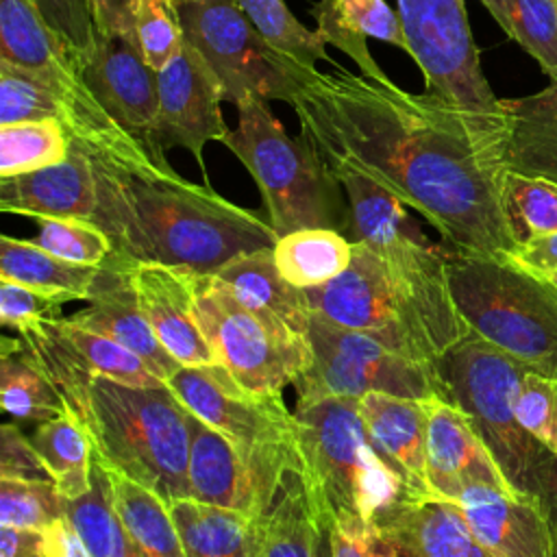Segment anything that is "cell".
Listing matches in <instances>:
<instances>
[{"label": "cell", "instance_id": "6da1fadb", "mask_svg": "<svg viewBox=\"0 0 557 557\" xmlns=\"http://www.w3.org/2000/svg\"><path fill=\"white\" fill-rule=\"evenodd\" d=\"M289 107L329 165L350 168L422 213L450 250L505 259V141L446 100L337 67L311 72Z\"/></svg>", "mask_w": 557, "mask_h": 557}, {"label": "cell", "instance_id": "7a4b0ae2", "mask_svg": "<svg viewBox=\"0 0 557 557\" xmlns=\"http://www.w3.org/2000/svg\"><path fill=\"white\" fill-rule=\"evenodd\" d=\"M98 205L91 222L111 239L104 265L126 272L154 263L191 274H215L239 255L272 248L270 222L209 185L181 174H137L94 163Z\"/></svg>", "mask_w": 557, "mask_h": 557}, {"label": "cell", "instance_id": "3957f363", "mask_svg": "<svg viewBox=\"0 0 557 557\" xmlns=\"http://www.w3.org/2000/svg\"><path fill=\"white\" fill-rule=\"evenodd\" d=\"M63 398L107 474L146 487L165 507L189 498V411L168 385L91 376Z\"/></svg>", "mask_w": 557, "mask_h": 557}, {"label": "cell", "instance_id": "277c9868", "mask_svg": "<svg viewBox=\"0 0 557 557\" xmlns=\"http://www.w3.org/2000/svg\"><path fill=\"white\" fill-rule=\"evenodd\" d=\"M527 368L472 333L433 363L442 398L470 420L509 490L540 505L557 542V455L513 411V394Z\"/></svg>", "mask_w": 557, "mask_h": 557}, {"label": "cell", "instance_id": "5b68a950", "mask_svg": "<svg viewBox=\"0 0 557 557\" xmlns=\"http://www.w3.org/2000/svg\"><path fill=\"white\" fill-rule=\"evenodd\" d=\"M294 420L298 474L329 533L339 524L374 527L396 503L416 498L374 453L357 398H298Z\"/></svg>", "mask_w": 557, "mask_h": 557}, {"label": "cell", "instance_id": "8992f818", "mask_svg": "<svg viewBox=\"0 0 557 557\" xmlns=\"http://www.w3.org/2000/svg\"><path fill=\"white\" fill-rule=\"evenodd\" d=\"M0 59L28 70L52 91L70 141L94 163L137 174H176L102 109L83 76L81 57L30 0H0Z\"/></svg>", "mask_w": 557, "mask_h": 557}, {"label": "cell", "instance_id": "52a82bcc", "mask_svg": "<svg viewBox=\"0 0 557 557\" xmlns=\"http://www.w3.org/2000/svg\"><path fill=\"white\" fill-rule=\"evenodd\" d=\"M255 178L276 237L300 228L348 231V198L320 150L292 137L268 100L237 104V126L222 141Z\"/></svg>", "mask_w": 557, "mask_h": 557}, {"label": "cell", "instance_id": "ba28073f", "mask_svg": "<svg viewBox=\"0 0 557 557\" xmlns=\"http://www.w3.org/2000/svg\"><path fill=\"white\" fill-rule=\"evenodd\" d=\"M311 311L361 331L389 350L433 366L448 348L470 335L457 309L426 300L396 276L368 246L355 242L348 268L333 281L305 289Z\"/></svg>", "mask_w": 557, "mask_h": 557}, {"label": "cell", "instance_id": "9c48e42d", "mask_svg": "<svg viewBox=\"0 0 557 557\" xmlns=\"http://www.w3.org/2000/svg\"><path fill=\"white\" fill-rule=\"evenodd\" d=\"M450 296L472 335L529 368L557 376V289L498 257L448 248Z\"/></svg>", "mask_w": 557, "mask_h": 557}, {"label": "cell", "instance_id": "30bf717a", "mask_svg": "<svg viewBox=\"0 0 557 557\" xmlns=\"http://www.w3.org/2000/svg\"><path fill=\"white\" fill-rule=\"evenodd\" d=\"M189 274L198 324L222 363L257 394H283L309 363L307 337L242 300L218 274Z\"/></svg>", "mask_w": 557, "mask_h": 557}, {"label": "cell", "instance_id": "8fae6325", "mask_svg": "<svg viewBox=\"0 0 557 557\" xmlns=\"http://www.w3.org/2000/svg\"><path fill=\"white\" fill-rule=\"evenodd\" d=\"M409 57L424 76V91L472 117L483 131L507 139L503 98H496L474 44L463 0H396Z\"/></svg>", "mask_w": 557, "mask_h": 557}, {"label": "cell", "instance_id": "7c38bea8", "mask_svg": "<svg viewBox=\"0 0 557 557\" xmlns=\"http://www.w3.org/2000/svg\"><path fill=\"white\" fill-rule=\"evenodd\" d=\"M178 11L185 39L215 74L222 98L235 107L248 98L289 104L315 72L270 44L235 0H185Z\"/></svg>", "mask_w": 557, "mask_h": 557}, {"label": "cell", "instance_id": "4fadbf2b", "mask_svg": "<svg viewBox=\"0 0 557 557\" xmlns=\"http://www.w3.org/2000/svg\"><path fill=\"white\" fill-rule=\"evenodd\" d=\"M309 363L294 381L298 398L346 396L361 398L372 392L426 400L442 396L433 366L407 359L379 339L335 324L311 311L307 326Z\"/></svg>", "mask_w": 557, "mask_h": 557}, {"label": "cell", "instance_id": "5bb4252c", "mask_svg": "<svg viewBox=\"0 0 557 557\" xmlns=\"http://www.w3.org/2000/svg\"><path fill=\"white\" fill-rule=\"evenodd\" d=\"M165 385L246 457L283 472L300 470L296 420L283 394L250 392L222 363L181 366Z\"/></svg>", "mask_w": 557, "mask_h": 557}, {"label": "cell", "instance_id": "9a60e30c", "mask_svg": "<svg viewBox=\"0 0 557 557\" xmlns=\"http://www.w3.org/2000/svg\"><path fill=\"white\" fill-rule=\"evenodd\" d=\"M348 198L350 242L374 250L385 265L407 281L426 300L444 309H457L448 287L446 252L433 246L407 215V205L372 178L342 165H331Z\"/></svg>", "mask_w": 557, "mask_h": 557}, {"label": "cell", "instance_id": "2e32d148", "mask_svg": "<svg viewBox=\"0 0 557 557\" xmlns=\"http://www.w3.org/2000/svg\"><path fill=\"white\" fill-rule=\"evenodd\" d=\"M159 111L152 131V152L165 161V150H189L205 172L202 150L209 141H224L228 126L222 117L220 83L202 54L185 39L178 54L157 72Z\"/></svg>", "mask_w": 557, "mask_h": 557}, {"label": "cell", "instance_id": "e0dca14e", "mask_svg": "<svg viewBox=\"0 0 557 557\" xmlns=\"http://www.w3.org/2000/svg\"><path fill=\"white\" fill-rule=\"evenodd\" d=\"M285 474L246 457L231 440L189 411V498L268 518Z\"/></svg>", "mask_w": 557, "mask_h": 557}, {"label": "cell", "instance_id": "ac0fdd59", "mask_svg": "<svg viewBox=\"0 0 557 557\" xmlns=\"http://www.w3.org/2000/svg\"><path fill=\"white\" fill-rule=\"evenodd\" d=\"M81 67L102 109L154 157L152 131L159 111L157 72L146 63L139 48L122 37L98 33Z\"/></svg>", "mask_w": 557, "mask_h": 557}, {"label": "cell", "instance_id": "d6986e66", "mask_svg": "<svg viewBox=\"0 0 557 557\" xmlns=\"http://www.w3.org/2000/svg\"><path fill=\"white\" fill-rule=\"evenodd\" d=\"M426 476L437 498L457 500L472 485L511 492L470 420L442 396L426 398Z\"/></svg>", "mask_w": 557, "mask_h": 557}, {"label": "cell", "instance_id": "ffe728a7", "mask_svg": "<svg viewBox=\"0 0 557 557\" xmlns=\"http://www.w3.org/2000/svg\"><path fill=\"white\" fill-rule=\"evenodd\" d=\"M128 276L154 335L181 366L218 363L198 324L194 289L185 270L141 263L128 268Z\"/></svg>", "mask_w": 557, "mask_h": 557}, {"label": "cell", "instance_id": "44dd1931", "mask_svg": "<svg viewBox=\"0 0 557 557\" xmlns=\"http://www.w3.org/2000/svg\"><path fill=\"white\" fill-rule=\"evenodd\" d=\"M394 557H496L470 529L453 500L405 498L376 524Z\"/></svg>", "mask_w": 557, "mask_h": 557}, {"label": "cell", "instance_id": "7402d4cb", "mask_svg": "<svg viewBox=\"0 0 557 557\" xmlns=\"http://www.w3.org/2000/svg\"><path fill=\"white\" fill-rule=\"evenodd\" d=\"M368 440L381 461L416 498L435 496L426 476V400L372 392L359 398Z\"/></svg>", "mask_w": 557, "mask_h": 557}, {"label": "cell", "instance_id": "603a6c76", "mask_svg": "<svg viewBox=\"0 0 557 557\" xmlns=\"http://www.w3.org/2000/svg\"><path fill=\"white\" fill-rule=\"evenodd\" d=\"M98 205L96 168L87 152L72 144L70 154L52 165L0 178V209L33 220H91Z\"/></svg>", "mask_w": 557, "mask_h": 557}, {"label": "cell", "instance_id": "cb8c5ba5", "mask_svg": "<svg viewBox=\"0 0 557 557\" xmlns=\"http://www.w3.org/2000/svg\"><path fill=\"white\" fill-rule=\"evenodd\" d=\"M455 503L472 533L496 557H555L550 522L533 500L513 492L472 485Z\"/></svg>", "mask_w": 557, "mask_h": 557}, {"label": "cell", "instance_id": "d4e9b609", "mask_svg": "<svg viewBox=\"0 0 557 557\" xmlns=\"http://www.w3.org/2000/svg\"><path fill=\"white\" fill-rule=\"evenodd\" d=\"M315 33L324 44L346 52L363 76L385 83L389 76L372 59L368 37L392 44L409 54L400 15L385 0H320L311 9Z\"/></svg>", "mask_w": 557, "mask_h": 557}, {"label": "cell", "instance_id": "484cf974", "mask_svg": "<svg viewBox=\"0 0 557 557\" xmlns=\"http://www.w3.org/2000/svg\"><path fill=\"white\" fill-rule=\"evenodd\" d=\"M70 320L128 348L163 383L181 368V363L159 342L146 313L141 311L128 270L104 287L94 300H89V307L70 315Z\"/></svg>", "mask_w": 557, "mask_h": 557}, {"label": "cell", "instance_id": "4316f807", "mask_svg": "<svg viewBox=\"0 0 557 557\" xmlns=\"http://www.w3.org/2000/svg\"><path fill=\"white\" fill-rule=\"evenodd\" d=\"M187 557H263L265 518L181 498L168 507Z\"/></svg>", "mask_w": 557, "mask_h": 557}, {"label": "cell", "instance_id": "83f0119b", "mask_svg": "<svg viewBox=\"0 0 557 557\" xmlns=\"http://www.w3.org/2000/svg\"><path fill=\"white\" fill-rule=\"evenodd\" d=\"M122 272L109 265L67 261L35 242L0 237V278L24 283L37 289L67 294L74 300H94Z\"/></svg>", "mask_w": 557, "mask_h": 557}, {"label": "cell", "instance_id": "f1b7e54d", "mask_svg": "<svg viewBox=\"0 0 557 557\" xmlns=\"http://www.w3.org/2000/svg\"><path fill=\"white\" fill-rule=\"evenodd\" d=\"M507 170L557 181V81L537 94L503 98Z\"/></svg>", "mask_w": 557, "mask_h": 557}, {"label": "cell", "instance_id": "f546056e", "mask_svg": "<svg viewBox=\"0 0 557 557\" xmlns=\"http://www.w3.org/2000/svg\"><path fill=\"white\" fill-rule=\"evenodd\" d=\"M33 326H37L74 368H78L89 376H109L120 383H128L137 387L165 385L128 348H124L122 344L100 333H94L76 324L74 320H70V315L48 318V320L35 322Z\"/></svg>", "mask_w": 557, "mask_h": 557}, {"label": "cell", "instance_id": "4dcf8cb0", "mask_svg": "<svg viewBox=\"0 0 557 557\" xmlns=\"http://www.w3.org/2000/svg\"><path fill=\"white\" fill-rule=\"evenodd\" d=\"M215 274L226 281L248 305L274 313L300 335L307 333L311 320L307 294L305 289L294 287L289 281L283 278L274 261L272 248L239 255L222 265Z\"/></svg>", "mask_w": 557, "mask_h": 557}, {"label": "cell", "instance_id": "1f68e13d", "mask_svg": "<svg viewBox=\"0 0 557 557\" xmlns=\"http://www.w3.org/2000/svg\"><path fill=\"white\" fill-rule=\"evenodd\" d=\"M263 557H333L331 533L315 520L298 470L285 474L265 518Z\"/></svg>", "mask_w": 557, "mask_h": 557}, {"label": "cell", "instance_id": "d6a6232c", "mask_svg": "<svg viewBox=\"0 0 557 557\" xmlns=\"http://www.w3.org/2000/svg\"><path fill=\"white\" fill-rule=\"evenodd\" d=\"M272 250L283 278L294 287L311 289L348 268L355 242L335 228H300L278 237Z\"/></svg>", "mask_w": 557, "mask_h": 557}, {"label": "cell", "instance_id": "836d02e7", "mask_svg": "<svg viewBox=\"0 0 557 557\" xmlns=\"http://www.w3.org/2000/svg\"><path fill=\"white\" fill-rule=\"evenodd\" d=\"M65 518L91 557H144L115 509L111 479L96 461L91 490L81 498H65Z\"/></svg>", "mask_w": 557, "mask_h": 557}, {"label": "cell", "instance_id": "e575fe53", "mask_svg": "<svg viewBox=\"0 0 557 557\" xmlns=\"http://www.w3.org/2000/svg\"><path fill=\"white\" fill-rule=\"evenodd\" d=\"M30 442L63 498L74 500L91 490L94 450L85 429L70 411L39 422Z\"/></svg>", "mask_w": 557, "mask_h": 557}, {"label": "cell", "instance_id": "d590c367", "mask_svg": "<svg viewBox=\"0 0 557 557\" xmlns=\"http://www.w3.org/2000/svg\"><path fill=\"white\" fill-rule=\"evenodd\" d=\"M0 403L9 416L28 422H46L70 411L63 394L33 359L26 342L13 352H2Z\"/></svg>", "mask_w": 557, "mask_h": 557}, {"label": "cell", "instance_id": "8d00e7d4", "mask_svg": "<svg viewBox=\"0 0 557 557\" xmlns=\"http://www.w3.org/2000/svg\"><path fill=\"white\" fill-rule=\"evenodd\" d=\"M115 509L144 557H187L168 507L146 487L111 476Z\"/></svg>", "mask_w": 557, "mask_h": 557}, {"label": "cell", "instance_id": "74e56055", "mask_svg": "<svg viewBox=\"0 0 557 557\" xmlns=\"http://www.w3.org/2000/svg\"><path fill=\"white\" fill-rule=\"evenodd\" d=\"M496 24L557 81V0H481Z\"/></svg>", "mask_w": 557, "mask_h": 557}, {"label": "cell", "instance_id": "f35d334b", "mask_svg": "<svg viewBox=\"0 0 557 557\" xmlns=\"http://www.w3.org/2000/svg\"><path fill=\"white\" fill-rule=\"evenodd\" d=\"M72 141L59 120L0 126V178L41 170L70 154Z\"/></svg>", "mask_w": 557, "mask_h": 557}, {"label": "cell", "instance_id": "ab89813d", "mask_svg": "<svg viewBox=\"0 0 557 557\" xmlns=\"http://www.w3.org/2000/svg\"><path fill=\"white\" fill-rule=\"evenodd\" d=\"M503 209L516 246L557 231V181L507 170L503 176Z\"/></svg>", "mask_w": 557, "mask_h": 557}, {"label": "cell", "instance_id": "60d3db41", "mask_svg": "<svg viewBox=\"0 0 557 557\" xmlns=\"http://www.w3.org/2000/svg\"><path fill=\"white\" fill-rule=\"evenodd\" d=\"M235 4L270 44L307 70H318V61H331L320 35L298 22L283 0H235Z\"/></svg>", "mask_w": 557, "mask_h": 557}, {"label": "cell", "instance_id": "b9f144b4", "mask_svg": "<svg viewBox=\"0 0 557 557\" xmlns=\"http://www.w3.org/2000/svg\"><path fill=\"white\" fill-rule=\"evenodd\" d=\"M65 518V498L54 481L0 479V527L48 529Z\"/></svg>", "mask_w": 557, "mask_h": 557}, {"label": "cell", "instance_id": "7bdbcfd3", "mask_svg": "<svg viewBox=\"0 0 557 557\" xmlns=\"http://www.w3.org/2000/svg\"><path fill=\"white\" fill-rule=\"evenodd\" d=\"M39 235L33 239L48 252L76 263L104 265L113 255L111 239L91 220L81 218H41Z\"/></svg>", "mask_w": 557, "mask_h": 557}, {"label": "cell", "instance_id": "ee69618b", "mask_svg": "<svg viewBox=\"0 0 557 557\" xmlns=\"http://www.w3.org/2000/svg\"><path fill=\"white\" fill-rule=\"evenodd\" d=\"M137 46L146 63L159 72L183 48V22L176 0H137L135 7Z\"/></svg>", "mask_w": 557, "mask_h": 557}, {"label": "cell", "instance_id": "f6af8a7d", "mask_svg": "<svg viewBox=\"0 0 557 557\" xmlns=\"http://www.w3.org/2000/svg\"><path fill=\"white\" fill-rule=\"evenodd\" d=\"M35 120L61 122L57 98L35 74L0 59V126Z\"/></svg>", "mask_w": 557, "mask_h": 557}, {"label": "cell", "instance_id": "bcb514c9", "mask_svg": "<svg viewBox=\"0 0 557 557\" xmlns=\"http://www.w3.org/2000/svg\"><path fill=\"white\" fill-rule=\"evenodd\" d=\"M520 424L557 455V376L527 368L513 394Z\"/></svg>", "mask_w": 557, "mask_h": 557}, {"label": "cell", "instance_id": "7dc6e473", "mask_svg": "<svg viewBox=\"0 0 557 557\" xmlns=\"http://www.w3.org/2000/svg\"><path fill=\"white\" fill-rule=\"evenodd\" d=\"M67 300L74 298L0 278V322L17 333L26 331L35 322L61 315V307Z\"/></svg>", "mask_w": 557, "mask_h": 557}, {"label": "cell", "instance_id": "c3c4849f", "mask_svg": "<svg viewBox=\"0 0 557 557\" xmlns=\"http://www.w3.org/2000/svg\"><path fill=\"white\" fill-rule=\"evenodd\" d=\"M46 24L59 33L81 57L91 52L98 30L94 26L87 0H30Z\"/></svg>", "mask_w": 557, "mask_h": 557}, {"label": "cell", "instance_id": "681fc988", "mask_svg": "<svg viewBox=\"0 0 557 557\" xmlns=\"http://www.w3.org/2000/svg\"><path fill=\"white\" fill-rule=\"evenodd\" d=\"M0 479L52 481L44 459L15 424L0 426Z\"/></svg>", "mask_w": 557, "mask_h": 557}, {"label": "cell", "instance_id": "f907efd6", "mask_svg": "<svg viewBox=\"0 0 557 557\" xmlns=\"http://www.w3.org/2000/svg\"><path fill=\"white\" fill-rule=\"evenodd\" d=\"M331 548L333 557H394L392 548L370 524H339L331 529Z\"/></svg>", "mask_w": 557, "mask_h": 557}, {"label": "cell", "instance_id": "816d5d0a", "mask_svg": "<svg viewBox=\"0 0 557 557\" xmlns=\"http://www.w3.org/2000/svg\"><path fill=\"white\" fill-rule=\"evenodd\" d=\"M87 7L94 20V26L100 35H115L137 46V30H135L137 0H87Z\"/></svg>", "mask_w": 557, "mask_h": 557}, {"label": "cell", "instance_id": "f5cc1de1", "mask_svg": "<svg viewBox=\"0 0 557 557\" xmlns=\"http://www.w3.org/2000/svg\"><path fill=\"white\" fill-rule=\"evenodd\" d=\"M505 259L537 276L557 272V231L518 244Z\"/></svg>", "mask_w": 557, "mask_h": 557}, {"label": "cell", "instance_id": "db71d44e", "mask_svg": "<svg viewBox=\"0 0 557 557\" xmlns=\"http://www.w3.org/2000/svg\"><path fill=\"white\" fill-rule=\"evenodd\" d=\"M0 557H50L46 529L0 527Z\"/></svg>", "mask_w": 557, "mask_h": 557}, {"label": "cell", "instance_id": "11a10c76", "mask_svg": "<svg viewBox=\"0 0 557 557\" xmlns=\"http://www.w3.org/2000/svg\"><path fill=\"white\" fill-rule=\"evenodd\" d=\"M48 535V546H50V557H91L81 542L78 533L72 529L67 518L54 522L52 527L46 529Z\"/></svg>", "mask_w": 557, "mask_h": 557}, {"label": "cell", "instance_id": "9f6ffc18", "mask_svg": "<svg viewBox=\"0 0 557 557\" xmlns=\"http://www.w3.org/2000/svg\"><path fill=\"white\" fill-rule=\"evenodd\" d=\"M542 278H546V281L557 289V272H553V274H544Z\"/></svg>", "mask_w": 557, "mask_h": 557}, {"label": "cell", "instance_id": "6f0895ef", "mask_svg": "<svg viewBox=\"0 0 557 557\" xmlns=\"http://www.w3.org/2000/svg\"><path fill=\"white\" fill-rule=\"evenodd\" d=\"M555 557H557V542H555Z\"/></svg>", "mask_w": 557, "mask_h": 557}, {"label": "cell", "instance_id": "680465c9", "mask_svg": "<svg viewBox=\"0 0 557 557\" xmlns=\"http://www.w3.org/2000/svg\"><path fill=\"white\" fill-rule=\"evenodd\" d=\"M176 2H185V0H176Z\"/></svg>", "mask_w": 557, "mask_h": 557}]
</instances>
